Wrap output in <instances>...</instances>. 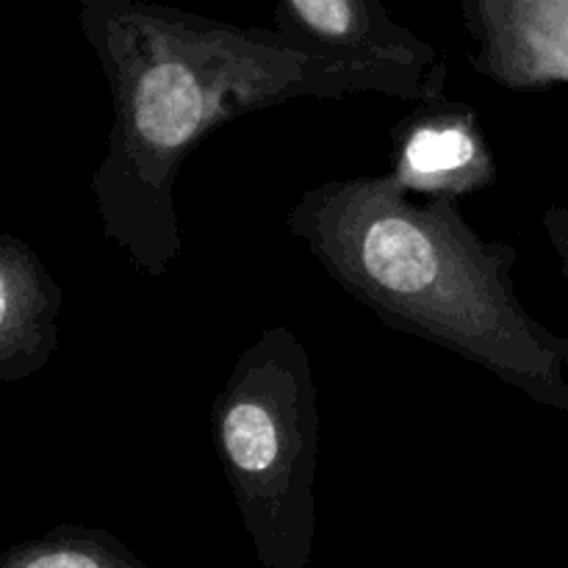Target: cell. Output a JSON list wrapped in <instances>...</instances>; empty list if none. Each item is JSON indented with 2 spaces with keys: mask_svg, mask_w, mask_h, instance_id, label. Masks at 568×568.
I'll list each match as a JSON object with an SVG mask.
<instances>
[{
  "mask_svg": "<svg viewBox=\"0 0 568 568\" xmlns=\"http://www.w3.org/2000/svg\"><path fill=\"white\" fill-rule=\"evenodd\" d=\"M111 94V128L92 197L105 242L142 275L181 261V166L209 133L294 98L386 94L419 103L383 70L316 55L277 31L236 28L142 0H78Z\"/></svg>",
  "mask_w": 568,
  "mask_h": 568,
  "instance_id": "1",
  "label": "cell"
},
{
  "mask_svg": "<svg viewBox=\"0 0 568 568\" xmlns=\"http://www.w3.org/2000/svg\"><path fill=\"white\" fill-rule=\"evenodd\" d=\"M286 231L386 327L568 414V338L519 303V253L510 242L483 239L458 200L416 203L392 172L338 178L300 194Z\"/></svg>",
  "mask_w": 568,
  "mask_h": 568,
  "instance_id": "2",
  "label": "cell"
},
{
  "mask_svg": "<svg viewBox=\"0 0 568 568\" xmlns=\"http://www.w3.org/2000/svg\"><path fill=\"white\" fill-rule=\"evenodd\" d=\"M211 433L255 560L311 568L320 399L297 333L270 327L239 355L211 408Z\"/></svg>",
  "mask_w": 568,
  "mask_h": 568,
  "instance_id": "3",
  "label": "cell"
},
{
  "mask_svg": "<svg viewBox=\"0 0 568 568\" xmlns=\"http://www.w3.org/2000/svg\"><path fill=\"white\" fill-rule=\"evenodd\" d=\"M275 31L300 50L399 78L414 89L419 105L447 100L444 59L433 44L394 22L377 0H283Z\"/></svg>",
  "mask_w": 568,
  "mask_h": 568,
  "instance_id": "4",
  "label": "cell"
},
{
  "mask_svg": "<svg viewBox=\"0 0 568 568\" xmlns=\"http://www.w3.org/2000/svg\"><path fill=\"white\" fill-rule=\"evenodd\" d=\"M392 178L410 197L464 200L497 181L491 144L471 105L422 103L392 131Z\"/></svg>",
  "mask_w": 568,
  "mask_h": 568,
  "instance_id": "5",
  "label": "cell"
},
{
  "mask_svg": "<svg viewBox=\"0 0 568 568\" xmlns=\"http://www.w3.org/2000/svg\"><path fill=\"white\" fill-rule=\"evenodd\" d=\"M477 72L508 89L568 83V0H469Z\"/></svg>",
  "mask_w": 568,
  "mask_h": 568,
  "instance_id": "6",
  "label": "cell"
},
{
  "mask_svg": "<svg viewBox=\"0 0 568 568\" xmlns=\"http://www.w3.org/2000/svg\"><path fill=\"white\" fill-rule=\"evenodd\" d=\"M59 286L37 250L0 233V383L39 375L59 349Z\"/></svg>",
  "mask_w": 568,
  "mask_h": 568,
  "instance_id": "7",
  "label": "cell"
},
{
  "mask_svg": "<svg viewBox=\"0 0 568 568\" xmlns=\"http://www.w3.org/2000/svg\"><path fill=\"white\" fill-rule=\"evenodd\" d=\"M0 568H153L114 532L59 525L0 552Z\"/></svg>",
  "mask_w": 568,
  "mask_h": 568,
  "instance_id": "8",
  "label": "cell"
},
{
  "mask_svg": "<svg viewBox=\"0 0 568 568\" xmlns=\"http://www.w3.org/2000/svg\"><path fill=\"white\" fill-rule=\"evenodd\" d=\"M541 225L549 239V247L558 255L560 272L568 281V205H549L541 216Z\"/></svg>",
  "mask_w": 568,
  "mask_h": 568,
  "instance_id": "9",
  "label": "cell"
}]
</instances>
